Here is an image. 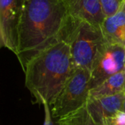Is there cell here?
<instances>
[{
    "label": "cell",
    "instance_id": "cell-17",
    "mask_svg": "<svg viewBox=\"0 0 125 125\" xmlns=\"http://www.w3.org/2000/svg\"><path fill=\"white\" fill-rule=\"evenodd\" d=\"M120 1H121V2H122V3L123 2V0H120Z\"/></svg>",
    "mask_w": 125,
    "mask_h": 125
},
{
    "label": "cell",
    "instance_id": "cell-10",
    "mask_svg": "<svg viewBox=\"0 0 125 125\" xmlns=\"http://www.w3.org/2000/svg\"><path fill=\"white\" fill-rule=\"evenodd\" d=\"M125 70L118 73L101 83L97 87L90 89L89 97L100 98L116 95L124 92Z\"/></svg>",
    "mask_w": 125,
    "mask_h": 125
},
{
    "label": "cell",
    "instance_id": "cell-9",
    "mask_svg": "<svg viewBox=\"0 0 125 125\" xmlns=\"http://www.w3.org/2000/svg\"><path fill=\"white\" fill-rule=\"evenodd\" d=\"M101 28L108 42L125 47V1L116 13L105 17Z\"/></svg>",
    "mask_w": 125,
    "mask_h": 125
},
{
    "label": "cell",
    "instance_id": "cell-4",
    "mask_svg": "<svg viewBox=\"0 0 125 125\" xmlns=\"http://www.w3.org/2000/svg\"><path fill=\"white\" fill-rule=\"evenodd\" d=\"M91 71L76 68L51 105L52 116L60 118L85 105L89 97Z\"/></svg>",
    "mask_w": 125,
    "mask_h": 125
},
{
    "label": "cell",
    "instance_id": "cell-2",
    "mask_svg": "<svg viewBox=\"0 0 125 125\" xmlns=\"http://www.w3.org/2000/svg\"><path fill=\"white\" fill-rule=\"evenodd\" d=\"M75 70L70 44L62 41L34 57L25 70V85L37 103L50 106Z\"/></svg>",
    "mask_w": 125,
    "mask_h": 125
},
{
    "label": "cell",
    "instance_id": "cell-13",
    "mask_svg": "<svg viewBox=\"0 0 125 125\" xmlns=\"http://www.w3.org/2000/svg\"><path fill=\"white\" fill-rule=\"evenodd\" d=\"M105 122L107 125H125V113L120 112L117 116L108 119Z\"/></svg>",
    "mask_w": 125,
    "mask_h": 125
},
{
    "label": "cell",
    "instance_id": "cell-15",
    "mask_svg": "<svg viewBox=\"0 0 125 125\" xmlns=\"http://www.w3.org/2000/svg\"><path fill=\"white\" fill-rule=\"evenodd\" d=\"M122 112H124L125 113V100L123 103V106H122Z\"/></svg>",
    "mask_w": 125,
    "mask_h": 125
},
{
    "label": "cell",
    "instance_id": "cell-5",
    "mask_svg": "<svg viewBox=\"0 0 125 125\" xmlns=\"http://www.w3.org/2000/svg\"><path fill=\"white\" fill-rule=\"evenodd\" d=\"M124 70H125V47L107 42L93 64L91 70L89 89L97 87L109 77Z\"/></svg>",
    "mask_w": 125,
    "mask_h": 125
},
{
    "label": "cell",
    "instance_id": "cell-7",
    "mask_svg": "<svg viewBox=\"0 0 125 125\" xmlns=\"http://www.w3.org/2000/svg\"><path fill=\"white\" fill-rule=\"evenodd\" d=\"M125 100L124 92L116 95L93 98L89 97L86 106L97 125H105L108 119L117 116L122 112Z\"/></svg>",
    "mask_w": 125,
    "mask_h": 125
},
{
    "label": "cell",
    "instance_id": "cell-14",
    "mask_svg": "<svg viewBox=\"0 0 125 125\" xmlns=\"http://www.w3.org/2000/svg\"><path fill=\"white\" fill-rule=\"evenodd\" d=\"M41 104L43 105L44 106V111H45V121L43 125H53L51 119V114L50 112V108H49V105L45 102L42 101Z\"/></svg>",
    "mask_w": 125,
    "mask_h": 125
},
{
    "label": "cell",
    "instance_id": "cell-19",
    "mask_svg": "<svg viewBox=\"0 0 125 125\" xmlns=\"http://www.w3.org/2000/svg\"><path fill=\"white\" fill-rule=\"evenodd\" d=\"M105 125H107V124H106V122H105Z\"/></svg>",
    "mask_w": 125,
    "mask_h": 125
},
{
    "label": "cell",
    "instance_id": "cell-12",
    "mask_svg": "<svg viewBox=\"0 0 125 125\" xmlns=\"http://www.w3.org/2000/svg\"><path fill=\"white\" fill-rule=\"evenodd\" d=\"M105 17L116 13L120 8L122 2L120 0H100Z\"/></svg>",
    "mask_w": 125,
    "mask_h": 125
},
{
    "label": "cell",
    "instance_id": "cell-11",
    "mask_svg": "<svg viewBox=\"0 0 125 125\" xmlns=\"http://www.w3.org/2000/svg\"><path fill=\"white\" fill-rule=\"evenodd\" d=\"M58 125H97L90 113L86 104L74 112L59 118Z\"/></svg>",
    "mask_w": 125,
    "mask_h": 125
},
{
    "label": "cell",
    "instance_id": "cell-1",
    "mask_svg": "<svg viewBox=\"0 0 125 125\" xmlns=\"http://www.w3.org/2000/svg\"><path fill=\"white\" fill-rule=\"evenodd\" d=\"M70 20L64 0H25L15 53L23 70L37 55L65 41Z\"/></svg>",
    "mask_w": 125,
    "mask_h": 125
},
{
    "label": "cell",
    "instance_id": "cell-6",
    "mask_svg": "<svg viewBox=\"0 0 125 125\" xmlns=\"http://www.w3.org/2000/svg\"><path fill=\"white\" fill-rule=\"evenodd\" d=\"M25 0H0V43L14 53L17 52L18 27Z\"/></svg>",
    "mask_w": 125,
    "mask_h": 125
},
{
    "label": "cell",
    "instance_id": "cell-8",
    "mask_svg": "<svg viewBox=\"0 0 125 125\" xmlns=\"http://www.w3.org/2000/svg\"><path fill=\"white\" fill-rule=\"evenodd\" d=\"M70 16L101 27L105 15L100 0H64Z\"/></svg>",
    "mask_w": 125,
    "mask_h": 125
},
{
    "label": "cell",
    "instance_id": "cell-3",
    "mask_svg": "<svg viewBox=\"0 0 125 125\" xmlns=\"http://www.w3.org/2000/svg\"><path fill=\"white\" fill-rule=\"evenodd\" d=\"M65 41L70 44L75 68L89 71L100 51L107 42L101 27L72 16Z\"/></svg>",
    "mask_w": 125,
    "mask_h": 125
},
{
    "label": "cell",
    "instance_id": "cell-18",
    "mask_svg": "<svg viewBox=\"0 0 125 125\" xmlns=\"http://www.w3.org/2000/svg\"><path fill=\"white\" fill-rule=\"evenodd\" d=\"M125 0H123V2H125Z\"/></svg>",
    "mask_w": 125,
    "mask_h": 125
},
{
    "label": "cell",
    "instance_id": "cell-16",
    "mask_svg": "<svg viewBox=\"0 0 125 125\" xmlns=\"http://www.w3.org/2000/svg\"><path fill=\"white\" fill-rule=\"evenodd\" d=\"M124 92H125V89H124Z\"/></svg>",
    "mask_w": 125,
    "mask_h": 125
}]
</instances>
